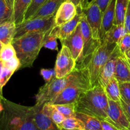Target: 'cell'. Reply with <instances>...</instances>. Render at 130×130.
<instances>
[{"instance_id": "obj_27", "label": "cell", "mask_w": 130, "mask_h": 130, "mask_svg": "<svg viewBox=\"0 0 130 130\" xmlns=\"http://www.w3.org/2000/svg\"><path fill=\"white\" fill-rule=\"evenodd\" d=\"M57 126L61 130H85L82 122L75 117L65 118Z\"/></svg>"}, {"instance_id": "obj_17", "label": "cell", "mask_w": 130, "mask_h": 130, "mask_svg": "<svg viewBox=\"0 0 130 130\" xmlns=\"http://www.w3.org/2000/svg\"><path fill=\"white\" fill-rule=\"evenodd\" d=\"M114 77L119 83L130 82V67L124 55H121L117 59Z\"/></svg>"}, {"instance_id": "obj_16", "label": "cell", "mask_w": 130, "mask_h": 130, "mask_svg": "<svg viewBox=\"0 0 130 130\" xmlns=\"http://www.w3.org/2000/svg\"><path fill=\"white\" fill-rule=\"evenodd\" d=\"M34 116L38 130H61L58 126L52 121L42 111V106H33Z\"/></svg>"}, {"instance_id": "obj_10", "label": "cell", "mask_w": 130, "mask_h": 130, "mask_svg": "<svg viewBox=\"0 0 130 130\" xmlns=\"http://www.w3.org/2000/svg\"><path fill=\"white\" fill-rule=\"evenodd\" d=\"M76 67V61L73 57L70 50L62 45L57 54L55 65V72L57 78H63L70 74Z\"/></svg>"}, {"instance_id": "obj_2", "label": "cell", "mask_w": 130, "mask_h": 130, "mask_svg": "<svg viewBox=\"0 0 130 130\" xmlns=\"http://www.w3.org/2000/svg\"><path fill=\"white\" fill-rule=\"evenodd\" d=\"M76 112L82 113L109 121L108 99L100 85L90 88L75 103Z\"/></svg>"}, {"instance_id": "obj_18", "label": "cell", "mask_w": 130, "mask_h": 130, "mask_svg": "<svg viewBox=\"0 0 130 130\" xmlns=\"http://www.w3.org/2000/svg\"><path fill=\"white\" fill-rule=\"evenodd\" d=\"M116 0H111L102 15L100 39L102 41L105 33L113 25L115 18V6Z\"/></svg>"}, {"instance_id": "obj_45", "label": "cell", "mask_w": 130, "mask_h": 130, "mask_svg": "<svg viewBox=\"0 0 130 130\" xmlns=\"http://www.w3.org/2000/svg\"><path fill=\"white\" fill-rule=\"evenodd\" d=\"M3 46V44L0 41V53H1V49H2Z\"/></svg>"}, {"instance_id": "obj_44", "label": "cell", "mask_w": 130, "mask_h": 130, "mask_svg": "<svg viewBox=\"0 0 130 130\" xmlns=\"http://www.w3.org/2000/svg\"><path fill=\"white\" fill-rule=\"evenodd\" d=\"M2 109H3V105H2V103H1V100H0V114H1Z\"/></svg>"}, {"instance_id": "obj_7", "label": "cell", "mask_w": 130, "mask_h": 130, "mask_svg": "<svg viewBox=\"0 0 130 130\" xmlns=\"http://www.w3.org/2000/svg\"><path fill=\"white\" fill-rule=\"evenodd\" d=\"M80 25L83 40H84V47L80 57L76 61L75 69H80L86 68L93 53L98 48V47L100 45L101 42V41L95 39L93 37L90 28L87 21L85 15L82 11L81 18L80 20Z\"/></svg>"}, {"instance_id": "obj_15", "label": "cell", "mask_w": 130, "mask_h": 130, "mask_svg": "<svg viewBox=\"0 0 130 130\" xmlns=\"http://www.w3.org/2000/svg\"><path fill=\"white\" fill-rule=\"evenodd\" d=\"M77 13L76 6L69 0L61 3L54 15V26H59L70 21Z\"/></svg>"}, {"instance_id": "obj_22", "label": "cell", "mask_w": 130, "mask_h": 130, "mask_svg": "<svg viewBox=\"0 0 130 130\" xmlns=\"http://www.w3.org/2000/svg\"><path fill=\"white\" fill-rule=\"evenodd\" d=\"M127 32L124 25H113L112 27L105 33L102 41L117 44L120 39Z\"/></svg>"}, {"instance_id": "obj_29", "label": "cell", "mask_w": 130, "mask_h": 130, "mask_svg": "<svg viewBox=\"0 0 130 130\" xmlns=\"http://www.w3.org/2000/svg\"><path fill=\"white\" fill-rule=\"evenodd\" d=\"M56 109L60 112L65 118H74L75 117V103L64 104H54Z\"/></svg>"}, {"instance_id": "obj_30", "label": "cell", "mask_w": 130, "mask_h": 130, "mask_svg": "<svg viewBox=\"0 0 130 130\" xmlns=\"http://www.w3.org/2000/svg\"><path fill=\"white\" fill-rule=\"evenodd\" d=\"M15 57H17L16 52L11 43L3 44L0 53V60L3 62H6Z\"/></svg>"}, {"instance_id": "obj_9", "label": "cell", "mask_w": 130, "mask_h": 130, "mask_svg": "<svg viewBox=\"0 0 130 130\" xmlns=\"http://www.w3.org/2000/svg\"><path fill=\"white\" fill-rule=\"evenodd\" d=\"M79 7L80 8L81 11L85 15L93 37L95 39L101 41L100 33L103 13L99 6L94 3L89 2L81 7Z\"/></svg>"}, {"instance_id": "obj_33", "label": "cell", "mask_w": 130, "mask_h": 130, "mask_svg": "<svg viewBox=\"0 0 130 130\" xmlns=\"http://www.w3.org/2000/svg\"><path fill=\"white\" fill-rule=\"evenodd\" d=\"M48 32L46 34L44 39H43V47L50 50H57V39L55 37L50 35L48 34Z\"/></svg>"}, {"instance_id": "obj_19", "label": "cell", "mask_w": 130, "mask_h": 130, "mask_svg": "<svg viewBox=\"0 0 130 130\" xmlns=\"http://www.w3.org/2000/svg\"><path fill=\"white\" fill-rule=\"evenodd\" d=\"M32 0H14L13 5V20L15 25L20 24L25 20V15Z\"/></svg>"}, {"instance_id": "obj_25", "label": "cell", "mask_w": 130, "mask_h": 130, "mask_svg": "<svg viewBox=\"0 0 130 130\" xmlns=\"http://www.w3.org/2000/svg\"><path fill=\"white\" fill-rule=\"evenodd\" d=\"M128 3V0H116L113 25H124Z\"/></svg>"}, {"instance_id": "obj_21", "label": "cell", "mask_w": 130, "mask_h": 130, "mask_svg": "<svg viewBox=\"0 0 130 130\" xmlns=\"http://www.w3.org/2000/svg\"><path fill=\"white\" fill-rule=\"evenodd\" d=\"M16 30V25L14 20H9L0 24V41L3 44L11 43Z\"/></svg>"}, {"instance_id": "obj_24", "label": "cell", "mask_w": 130, "mask_h": 130, "mask_svg": "<svg viewBox=\"0 0 130 130\" xmlns=\"http://www.w3.org/2000/svg\"><path fill=\"white\" fill-rule=\"evenodd\" d=\"M107 98L117 102H121V97L120 93L119 85L117 80L114 77L103 88Z\"/></svg>"}, {"instance_id": "obj_46", "label": "cell", "mask_w": 130, "mask_h": 130, "mask_svg": "<svg viewBox=\"0 0 130 130\" xmlns=\"http://www.w3.org/2000/svg\"><path fill=\"white\" fill-rule=\"evenodd\" d=\"M120 130H130V129H128V128H121V129H120Z\"/></svg>"}, {"instance_id": "obj_3", "label": "cell", "mask_w": 130, "mask_h": 130, "mask_svg": "<svg viewBox=\"0 0 130 130\" xmlns=\"http://www.w3.org/2000/svg\"><path fill=\"white\" fill-rule=\"evenodd\" d=\"M48 31L30 33L14 39L11 44L20 61V69L32 67L43 48V39Z\"/></svg>"}, {"instance_id": "obj_39", "label": "cell", "mask_w": 130, "mask_h": 130, "mask_svg": "<svg viewBox=\"0 0 130 130\" xmlns=\"http://www.w3.org/2000/svg\"><path fill=\"white\" fill-rule=\"evenodd\" d=\"M121 104L122 109H123L125 115H126V118H127V121H128L129 123V129H130V102H125L124 101H123L121 99Z\"/></svg>"}, {"instance_id": "obj_4", "label": "cell", "mask_w": 130, "mask_h": 130, "mask_svg": "<svg viewBox=\"0 0 130 130\" xmlns=\"http://www.w3.org/2000/svg\"><path fill=\"white\" fill-rule=\"evenodd\" d=\"M76 69V73L73 79L59 94L52 104L75 103L84 93L92 87L87 69Z\"/></svg>"}, {"instance_id": "obj_40", "label": "cell", "mask_w": 130, "mask_h": 130, "mask_svg": "<svg viewBox=\"0 0 130 130\" xmlns=\"http://www.w3.org/2000/svg\"><path fill=\"white\" fill-rule=\"evenodd\" d=\"M100 123L103 130H120V129H119L114 124L107 120L101 119Z\"/></svg>"}, {"instance_id": "obj_1", "label": "cell", "mask_w": 130, "mask_h": 130, "mask_svg": "<svg viewBox=\"0 0 130 130\" xmlns=\"http://www.w3.org/2000/svg\"><path fill=\"white\" fill-rule=\"evenodd\" d=\"M0 114V130H38L33 107H28L3 98Z\"/></svg>"}, {"instance_id": "obj_14", "label": "cell", "mask_w": 130, "mask_h": 130, "mask_svg": "<svg viewBox=\"0 0 130 130\" xmlns=\"http://www.w3.org/2000/svg\"><path fill=\"white\" fill-rule=\"evenodd\" d=\"M76 9L77 13L73 19L59 26H54L52 29L48 32V34L57 39H60V41L66 39L70 34H72L80 23L81 18L82 11L80 7L77 6Z\"/></svg>"}, {"instance_id": "obj_47", "label": "cell", "mask_w": 130, "mask_h": 130, "mask_svg": "<svg viewBox=\"0 0 130 130\" xmlns=\"http://www.w3.org/2000/svg\"><path fill=\"white\" fill-rule=\"evenodd\" d=\"M127 62H128L129 66V67H130V60H127Z\"/></svg>"}, {"instance_id": "obj_35", "label": "cell", "mask_w": 130, "mask_h": 130, "mask_svg": "<svg viewBox=\"0 0 130 130\" xmlns=\"http://www.w3.org/2000/svg\"><path fill=\"white\" fill-rule=\"evenodd\" d=\"M3 62V64L5 65L6 67H7L8 68L10 69L11 71H12L13 72H15L16 71H17L19 69H20V61H19V58H18L17 57H14V58H12L11 59L6 61V62Z\"/></svg>"}, {"instance_id": "obj_13", "label": "cell", "mask_w": 130, "mask_h": 130, "mask_svg": "<svg viewBox=\"0 0 130 130\" xmlns=\"http://www.w3.org/2000/svg\"><path fill=\"white\" fill-rule=\"evenodd\" d=\"M108 116L109 122L114 124L119 129L123 128L129 129V123L124 112L121 102H117L108 99Z\"/></svg>"}, {"instance_id": "obj_5", "label": "cell", "mask_w": 130, "mask_h": 130, "mask_svg": "<svg viewBox=\"0 0 130 130\" xmlns=\"http://www.w3.org/2000/svg\"><path fill=\"white\" fill-rule=\"evenodd\" d=\"M76 73L75 69L71 73L63 78H57L56 76L48 82L45 83L38 90L36 95V104L37 106H43L46 103L52 104L59 94L72 81Z\"/></svg>"}, {"instance_id": "obj_28", "label": "cell", "mask_w": 130, "mask_h": 130, "mask_svg": "<svg viewBox=\"0 0 130 130\" xmlns=\"http://www.w3.org/2000/svg\"><path fill=\"white\" fill-rule=\"evenodd\" d=\"M9 20H13L12 8L6 0H0V24Z\"/></svg>"}, {"instance_id": "obj_37", "label": "cell", "mask_w": 130, "mask_h": 130, "mask_svg": "<svg viewBox=\"0 0 130 130\" xmlns=\"http://www.w3.org/2000/svg\"><path fill=\"white\" fill-rule=\"evenodd\" d=\"M110 1L111 0H90L88 3L92 2V3H96L98 6H99V8H100L101 11H102V13H103L105 10L106 8L107 7V6H108V4H109V3L110 2ZM87 0H85V2L84 3V4H83L82 6L85 5V4L87 3ZM82 6H80V7H81Z\"/></svg>"}, {"instance_id": "obj_20", "label": "cell", "mask_w": 130, "mask_h": 130, "mask_svg": "<svg viewBox=\"0 0 130 130\" xmlns=\"http://www.w3.org/2000/svg\"><path fill=\"white\" fill-rule=\"evenodd\" d=\"M65 0H47L31 19L47 18L54 15L60 5Z\"/></svg>"}, {"instance_id": "obj_31", "label": "cell", "mask_w": 130, "mask_h": 130, "mask_svg": "<svg viewBox=\"0 0 130 130\" xmlns=\"http://www.w3.org/2000/svg\"><path fill=\"white\" fill-rule=\"evenodd\" d=\"M47 0H32V2L25 15V20L30 19Z\"/></svg>"}, {"instance_id": "obj_11", "label": "cell", "mask_w": 130, "mask_h": 130, "mask_svg": "<svg viewBox=\"0 0 130 130\" xmlns=\"http://www.w3.org/2000/svg\"><path fill=\"white\" fill-rule=\"evenodd\" d=\"M121 55H122V53L119 48L118 45H117L110 54L105 64L103 66L98 77V84L103 88H104L114 77L116 63L119 57Z\"/></svg>"}, {"instance_id": "obj_8", "label": "cell", "mask_w": 130, "mask_h": 130, "mask_svg": "<svg viewBox=\"0 0 130 130\" xmlns=\"http://www.w3.org/2000/svg\"><path fill=\"white\" fill-rule=\"evenodd\" d=\"M54 15L47 18L31 19L24 20L22 23L16 25L14 39L27 34L43 32L51 30L54 26Z\"/></svg>"}, {"instance_id": "obj_23", "label": "cell", "mask_w": 130, "mask_h": 130, "mask_svg": "<svg viewBox=\"0 0 130 130\" xmlns=\"http://www.w3.org/2000/svg\"><path fill=\"white\" fill-rule=\"evenodd\" d=\"M75 118L82 122L85 130H103L100 120L96 117L82 113L76 112Z\"/></svg>"}, {"instance_id": "obj_34", "label": "cell", "mask_w": 130, "mask_h": 130, "mask_svg": "<svg viewBox=\"0 0 130 130\" xmlns=\"http://www.w3.org/2000/svg\"><path fill=\"white\" fill-rule=\"evenodd\" d=\"M121 53L124 55L130 50V34L126 33L117 43Z\"/></svg>"}, {"instance_id": "obj_41", "label": "cell", "mask_w": 130, "mask_h": 130, "mask_svg": "<svg viewBox=\"0 0 130 130\" xmlns=\"http://www.w3.org/2000/svg\"><path fill=\"white\" fill-rule=\"evenodd\" d=\"M71 1L76 6H80L84 4L85 0H69Z\"/></svg>"}, {"instance_id": "obj_26", "label": "cell", "mask_w": 130, "mask_h": 130, "mask_svg": "<svg viewBox=\"0 0 130 130\" xmlns=\"http://www.w3.org/2000/svg\"><path fill=\"white\" fill-rule=\"evenodd\" d=\"M42 111L57 125L62 123L65 119L64 117L56 109L54 104H50V103L45 104L42 106Z\"/></svg>"}, {"instance_id": "obj_48", "label": "cell", "mask_w": 130, "mask_h": 130, "mask_svg": "<svg viewBox=\"0 0 130 130\" xmlns=\"http://www.w3.org/2000/svg\"><path fill=\"white\" fill-rule=\"evenodd\" d=\"M128 1H130V0H128Z\"/></svg>"}, {"instance_id": "obj_38", "label": "cell", "mask_w": 130, "mask_h": 130, "mask_svg": "<svg viewBox=\"0 0 130 130\" xmlns=\"http://www.w3.org/2000/svg\"><path fill=\"white\" fill-rule=\"evenodd\" d=\"M124 26L127 33L130 34V1H129L128 6H127L126 16H125Z\"/></svg>"}, {"instance_id": "obj_12", "label": "cell", "mask_w": 130, "mask_h": 130, "mask_svg": "<svg viewBox=\"0 0 130 130\" xmlns=\"http://www.w3.org/2000/svg\"><path fill=\"white\" fill-rule=\"evenodd\" d=\"M62 45L66 46L72 54L75 61L77 60L81 55L84 47V40L80 29V23L75 30L68 38L63 40H61Z\"/></svg>"}, {"instance_id": "obj_42", "label": "cell", "mask_w": 130, "mask_h": 130, "mask_svg": "<svg viewBox=\"0 0 130 130\" xmlns=\"http://www.w3.org/2000/svg\"><path fill=\"white\" fill-rule=\"evenodd\" d=\"M124 55L127 60H130V50L129 51H127V52L125 53Z\"/></svg>"}, {"instance_id": "obj_36", "label": "cell", "mask_w": 130, "mask_h": 130, "mask_svg": "<svg viewBox=\"0 0 130 130\" xmlns=\"http://www.w3.org/2000/svg\"><path fill=\"white\" fill-rule=\"evenodd\" d=\"M40 74L43 77L45 83L48 82L50 80L52 79L54 76H56V72L55 70L50 69H42L40 71Z\"/></svg>"}, {"instance_id": "obj_6", "label": "cell", "mask_w": 130, "mask_h": 130, "mask_svg": "<svg viewBox=\"0 0 130 130\" xmlns=\"http://www.w3.org/2000/svg\"><path fill=\"white\" fill-rule=\"evenodd\" d=\"M117 44L102 41L93 53L86 69L89 74L91 86L98 84V77L103 66Z\"/></svg>"}, {"instance_id": "obj_32", "label": "cell", "mask_w": 130, "mask_h": 130, "mask_svg": "<svg viewBox=\"0 0 130 130\" xmlns=\"http://www.w3.org/2000/svg\"><path fill=\"white\" fill-rule=\"evenodd\" d=\"M121 97L125 102H130V82L119 83Z\"/></svg>"}, {"instance_id": "obj_43", "label": "cell", "mask_w": 130, "mask_h": 130, "mask_svg": "<svg viewBox=\"0 0 130 130\" xmlns=\"http://www.w3.org/2000/svg\"><path fill=\"white\" fill-rule=\"evenodd\" d=\"M8 2V3L10 5V6L12 8V10H13V5H14V0H6Z\"/></svg>"}]
</instances>
